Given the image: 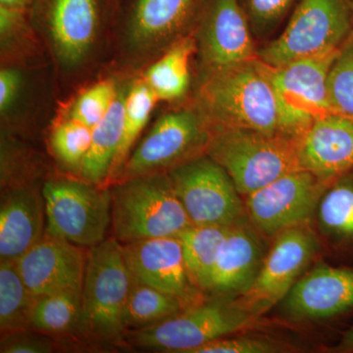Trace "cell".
Listing matches in <instances>:
<instances>
[{"instance_id": "obj_39", "label": "cell", "mask_w": 353, "mask_h": 353, "mask_svg": "<svg viewBox=\"0 0 353 353\" xmlns=\"http://www.w3.org/2000/svg\"><path fill=\"white\" fill-rule=\"evenodd\" d=\"M34 0H0V6L30 10Z\"/></svg>"}, {"instance_id": "obj_4", "label": "cell", "mask_w": 353, "mask_h": 353, "mask_svg": "<svg viewBox=\"0 0 353 353\" xmlns=\"http://www.w3.org/2000/svg\"><path fill=\"white\" fill-rule=\"evenodd\" d=\"M259 318L238 297L210 296L165 321L132 331V343L143 350L194 353L210 341L248 328Z\"/></svg>"}, {"instance_id": "obj_36", "label": "cell", "mask_w": 353, "mask_h": 353, "mask_svg": "<svg viewBox=\"0 0 353 353\" xmlns=\"http://www.w3.org/2000/svg\"><path fill=\"white\" fill-rule=\"evenodd\" d=\"M22 77L19 71L12 68H4L0 71V111L2 115L12 108L19 95Z\"/></svg>"}, {"instance_id": "obj_3", "label": "cell", "mask_w": 353, "mask_h": 353, "mask_svg": "<svg viewBox=\"0 0 353 353\" xmlns=\"http://www.w3.org/2000/svg\"><path fill=\"white\" fill-rule=\"evenodd\" d=\"M111 224L120 243L178 236L192 224L167 173L122 181L111 192Z\"/></svg>"}, {"instance_id": "obj_28", "label": "cell", "mask_w": 353, "mask_h": 353, "mask_svg": "<svg viewBox=\"0 0 353 353\" xmlns=\"http://www.w3.org/2000/svg\"><path fill=\"white\" fill-rule=\"evenodd\" d=\"M185 307L178 297L141 284L132 278L124 311V327L129 331L148 328L178 314Z\"/></svg>"}, {"instance_id": "obj_40", "label": "cell", "mask_w": 353, "mask_h": 353, "mask_svg": "<svg viewBox=\"0 0 353 353\" xmlns=\"http://www.w3.org/2000/svg\"><path fill=\"white\" fill-rule=\"evenodd\" d=\"M106 7H108V14H115L118 12V9L122 0H105Z\"/></svg>"}, {"instance_id": "obj_25", "label": "cell", "mask_w": 353, "mask_h": 353, "mask_svg": "<svg viewBox=\"0 0 353 353\" xmlns=\"http://www.w3.org/2000/svg\"><path fill=\"white\" fill-rule=\"evenodd\" d=\"M230 227L192 224L178 236L190 277L205 294Z\"/></svg>"}, {"instance_id": "obj_8", "label": "cell", "mask_w": 353, "mask_h": 353, "mask_svg": "<svg viewBox=\"0 0 353 353\" xmlns=\"http://www.w3.org/2000/svg\"><path fill=\"white\" fill-rule=\"evenodd\" d=\"M167 174L192 224L232 226L248 217L243 197L231 176L206 153Z\"/></svg>"}, {"instance_id": "obj_14", "label": "cell", "mask_w": 353, "mask_h": 353, "mask_svg": "<svg viewBox=\"0 0 353 353\" xmlns=\"http://www.w3.org/2000/svg\"><path fill=\"white\" fill-rule=\"evenodd\" d=\"M30 10L48 32L58 63L74 69L92 52L108 7L105 0H34Z\"/></svg>"}, {"instance_id": "obj_10", "label": "cell", "mask_w": 353, "mask_h": 353, "mask_svg": "<svg viewBox=\"0 0 353 353\" xmlns=\"http://www.w3.org/2000/svg\"><path fill=\"white\" fill-rule=\"evenodd\" d=\"M210 127L199 109H182L161 116L122 168V181L166 173L206 153Z\"/></svg>"}, {"instance_id": "obj_13", "label": "cell", "mask_w": 353, "mask_h": 353, "mask_svg": "<svg viewBox=\"0 0 353 353\" xmlns=\"http://www.w3.org/2000/svg\"><path fill=\"white\" fill-rule=\"evenodd\" d=\"M330 183L299 169L276 179L245 197L246 214L266 238L299 225L311 224Z\"/></svg>"}, {"instance_id": "obj_19", "label": "cell", "mask_w": 353, "mask_h": 353, "mask_svg": "<svg viewBox=\"0 0 353 353\" xmlns=\"http://www.w3.org/2000/svg\"><path fill=\"white\" fill-rule=\"evenodd\" d=\"M301 169L332 183L353 170V118L336 112L316 118L297 139Z\"/></svg>"}, {"instance_id": "obj_23", "label": "cell", "mask_w": 353, "mask_h": 353, "mask_svg": "<svg viewBox=\"0 0 353 353\" xmlns=\"http://www.w3.org/2000/svg\"><path fill=\"white\" fill-rule=\"evenodd\" d=\"M126 95L118 92L108 112L92 129L90 150L80 166L81 174L87 182L99 185L111 175L122 141Z\"/></svg>"}, {"instance_id": "obj_20", "label": "cell", "mask_w": 353, "mask_h": 353, "mask_svg": "<svg viewBox=\"0 0 353 353\" xmlns=\"http://www.w3.org/2000/svg\"><path fill=\"white\" fill-rule=\"evenodd\" d=\"M264 236L248 217L230 227L213 268L209 296L239 297L250 289L269 250Z\"/></svg>"}, {"instance_id": "obj_35", "label": "cell", "mask_w": 353, "mask_h": 353, "mask_svg": "<svg viewBox=\"0 0 353 353\" xmlns=\"http://www.w3.org/2000/svg\"><path fill=\"white\" fill-rule=\"evenodd\" d=\"M57 350V343L50 334L34 330H25L2 336V353H48Z\"/></svg>"}, {"instance_id": "obj_29", "label": "cell", "mask_w": 353, "mask_h": 353, "mask_svg": "<svg viewBox=\"0 0 353 353\" xmlns=\"http://www.w3.org/2000/svg\"><path fill=\"white\" fill-rule=\"evenodd\" d=\"M158 101L157 95L143 80L138 81L130 88L125 102L122 141L114 160L110 176L124 167Z\"/></svg>"}, {"instance_id": "obj_22", "label": "cell", "mask_w": 353, "mask_h": 353, "mask_svg": "<svg viewBox=\"0 0 353 353\" xmlns=\"http://www.w3.org/2000/svg\"><path fill=\"white\" fill-rule=\"evenodd\" d=\"M318 234L330 248L353 259V170L330 183L316 209Z\"/></svg>"}, {"instance_id": "obj_33", "label": "cell", "mask_w": 353, "mask_h": 353, "mask_svg": "<svg viewBox=\"0 0 353 353\" xmlns=\"http://www.w3.org/2000/svg\"><path fill=\"white\" fill-rule=\"evenodd\" d=\"M118 92L111 81L92 85L77 99L71 117L92 129L108 112Z\"/></svg>"}, {"instance_id": "obj_27", "label": "cell", "mask_w": 353, "mask_h": 353, "mask_svg": "<svg viewBox=\"0 0 353 353\" xmlns=\"http://www.w3.org/2000/svg\"><path fill=\"white\" fill-rule=\"evenodd\" d=\"M36 296L30 292L18 271L16 260L0 264V329L2 336L31 329Z\"/></svg>"}, {"instance_id": "obj_1", "label": "cell", "mask_w": 353, "mask_h": 353, "mask_svg": "<svg viewBox=\"0 0 353 353\" xmlns=\"http://www.w3.org/2000/svg\"><path fill=\"white\" fill-rule=\"evenodd\" d=\"M196 108L210 128L280 132V110L268 73L260 58L203 71Z\"/></svg>"}, {"instance_id": "obj_24", "label": "cell", "mask_w": 353, "mask_h": 353, "mask_svg": "<svg viewBox=\"0 0 353 353\" xmlns=\"http://www.w3.org/2000/svg\"><path fill=\"white\" fill-rule=\"evenodd\" d=\"M197 52L194 34L170 46L145 74L146 85L158 101H175L188 94L190 85V60Z\"/></svg>"}, {"instance_id": "obj_34", "label": "cell", "mask_w": 353, "mask_h": 353, "mask_svg": "<svg viewBox=\"0 0 353 353\" xmlns=\"http://www.w3.org/2000/svg\"><path fill=\"white\" fill-rule=\"evenodd\" d=\"M285 343L265 336H224L194 350V353H279L290 352Z\"/></svg>"}, {"instance_id": "obj_15", "label": "cell", "mask_w": 353, "mask_h": 353, "mask_svg": "<svg viewBox=\"0 0 353 353\" xmlns=\"http://www.w3.org/2000/svg\"><path fill=\"white\" fill-rule=\"evenodd\" d=\"M194 36L203 71L259 58L239 0H206Z\"/></svg>"}, {"instance_id": "obj_38", "label": "cell", "mask_w": 353, "mask_h": 353, "mask_svg": "<svg viewBox=\"0 0 353 353\" xmlns=\"http://www.w3.org/2000/svg\"><path fill=\"white\" fill-rule=\"evenodd\" d=\"M336 352H353V325L343 334L340 343L336 345Z\"/></svg>"}, {"instance_id": "obj_6", "label": "cell", "mask_w": 353, "mask_h": 353, "mask_svg": "<svg viewBox=\"0 0 353 353\" xmlns=\"http://www.w3.org/2000/svg\"><path fill=\"white\" fill-rule=\"evenodd\" d=\"M352 34V0H297L284 31L259 48V57L281 66L339 50Z\"/></svg>"}, {"instance_id": "obj_5", "label": "cell", "mask_w": 353, "mask_h": 353, "mask_svg": "<svg viewBox=\"0 0 353 353\" xmlns=\"http://www.w3.org/2000/svg\"><path fill=\"white\" fill-rule=\"evenodd\" d=\"M132 285L119 241L105 239L90 248L82 290L83 331L97 340L120 341L126 333L124 311Z\"/></svg>"}, {"instance_id": "obj_26", "label": "cell", "mask_w": 353, "mask_h": 353, "mask_svg": "<svg viewBox=\"0 0 353 353\" xmlns=\"http://www.w3.org/2000/svg\"><path fill=\"white\" fill-rule=\"evenodd\" d=\"M31 329L50 336L83 330L82 290H65L36 296Z\"/></svg>"}, {"instance_id": "obj_7", "label": "cell", "mask_w": 353, "mask_h": 353, "mask_svg": "<svg viewBox=\"0 0 353 353\" xmlns=\"http://www.w3.org/2000/svg\"><path fill=\"white\" fill-rule=\"evenodd\" d=\"M46 234L79 246L99 245L111 221V192L94 183L53 179L43 189Z\"/></svg>"}, {"instance_id": "obj_12", "label": "cell", "mask_w": 353, "mask_h": 353, "mask_svg": "<svg viewBox=\"0 0 353 353\" xmlns=\"http://www.w3.org/2000/svg\"><path fill=\"white\" fill-rule=\"evenodd\" d=\"M206 0H128L124 41L130 57L148 60L192 34Z\"/></svg>"}, {"instance_id": "obj_31", "label": "cell", "mask_w": 353, "mask_h": 353, "mask_svg": "<svg viewBox=\"0 0 353 353\" xmlns=\"http://www.w3.org/2000/svg\"><path fill=\"white\" fill-rule=\"evenodd\" d=\"M90 143L92 129L72 117L60 124L51 136L55 154L69 166H81Z\"/></svg>"}, {"instance_id": "obj_11", "label": "cell", "mask_w": 353, "mask_h": 353, "mask_svg": "<svg viewBox=\"0 0 353 353\" xmlns=\"http://www.w3.org/2000/svg\"><path fill=\"white\" fill-rule=\"evenodd\" d=\"M319 250V234L310 224L281 232L274 236L254 283L239 301L257 317L263 315L282 303Z\"/></svg>"}, {"instance_id": "obj_30", "label": "cell", "mask_w": 353, "mask_h": 353, "mask_svg": "<svg viewBox=\"0 0 353 353\" xmlns=\"http://www.w3.org/2000/svg\"><path fill=\"white\" fill-rule=\"evenodd\" d=\"M327 90L332 111L353 118V34L334 58Z\"/></svg>"}, {"instance_id": "obj_16", "label": "cell", "mask_w": 353, "mask_h": 353, "mask_svg": "<svg viewBox=\"0 0 353 353\" xmlns=\"http://www.w3.org/2000/svg\"><path fill=\"white\" fill-rule=\"evenodd\" d=\"M292 321L333 319L353 310V266L317 262L301 276L282 301Z\"/></svg>"}, {"instance_id": "obj_21", "label": "cell", "mask_w": 353, "mask_h": 353, "mask_svg": "<svg viewBox=\"0 0 353 353\" xmlns=\"http://www.w3.org/2000/svg\"><path fill=\"white\" fill-rule=\"evenodd\" d=\"M43 199L32 188L6 192L0 206V257L17 260L43 238Z\"/></svg>"}, {"instance_id": "obj_2", "label": "cell", "mask_w": 353, "mask_h": 353, "mask_svg": "<svg viewBox=\"0 0 353 353\" xmlns=\"http://www.w3.org/2000/svg\"><path fill=\"white\" fill-rule=\"evenodd\" d=\"M210 132L206 154L226 170L243 199L301 169L297 139L233 128H210Z\"/></svg>"}, {"instance_id": "obj_37", "label": "cell", "mask_w": 353, "mask_h": 353, "mask_svg": "<svg viewBox=\"0 0 353 353\" xmlns=\"http://www.w3.org/2000/svg\"><path fill=\"white\" fill-rule=\"evenodd\" d=\"M27 11L23 9L0 6V32H1L2 41L24 25Z\"/></svg>"}, {"instance_id": "obj_32", "label": "cell", "mask_w": 353, "mask_h": 353, "mask_svg": "<svg viewBox=\"0 0 353 353\" xmlns=\"http://www.w3.org/2000/svg\"><path fill=\"white\" fill-rule=\"evenodd\" d=\"M254 38L270 34L292 12L297 0H239Z\"/></svg>"}, {"instance_id": "obj_41", "label": "cell", "mask_w": 353, "mask_h": 353, "mask_svg": "<svg viewBox=\"0 0 353 353\" xmlns=\"http://www.w3.org/2000/svg\"><path fill=\"white\" fill-rule=\"evenodd\" d=\"M352 16H353V0H352Z\"/></svg>"}, {"instance_id": "obj_18", "label": "cell", "mask_w": 353, "mask_h": 353, "mask_svg": "<svg viewBox=\"0 0 353 353\" xmlns=\"http://www.w3.org/2000/svg\"><path fill=\"white\" fill-rule=\"evenodd\" d=\"M88 255L80 246L44 234L20 259L18 271L34 296L82 290Z\"/></svg>"}, {"instance_id": "obj_17", "label": "cell", "mask_w": 353, "mask_h": 353, "mask_svg": "<svg viewBox=\"0 0 353 353\" xmlns=\"http://www.w3.org/2000/svg\"><path fill=\"white\" fill-rule=\"evenodd\" d=\"M122 245L134 280L178 297L185 307L205 297L190 277L178 236L150 239Z\"/></svg>"}, {"instance_id": "obj_9", "label": "cell", "mask_w": 353, "mask_h": 353, "mask_svg": "<svg viewBox=\"0 0 353 353\" xmlns=\"http://www.w3.org/2000/svg\"><path fill=\"white\" fill-rule=\"evenodd\" d=\"M339 50L281 66L266 63L280 110L281 134L299 139L316 118L333 112L327 82Z\"/></svg>"}]
</instances>
